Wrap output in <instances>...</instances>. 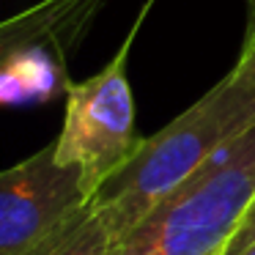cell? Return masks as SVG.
I'll list each match as a JSON object with an SVG mask.
<instances>
[{
  "label": "cell",
  "mask_w": 255,
  "mask_h": 255,
  "mask_svg": "<svg viewBox=\"0 0 255 255\" xmlns=\"http://www.w3.org/2000/svg\"><path fill=\"white\" fill-rule=\"evenodd\" d=\"M255 124V83L233 66L192 107L156 134L140 140L134 156L94 195V206L113 239L137 225L162 198L200 170L211 154Z\"/></svg>",
  "instance_id": "1"
},
{
  "label": "cell",
  "mask_w": 255,
  "mask_h": 255,
  "mask_svg": "<svg viewBox=\"0 0 255 255\" xmlns=\"http://www.w3.org/2000/svg\"><path fill=\"white\" fill-rule=\"evenodd\" d=\"M255 198V124L225 143L107 255H222Z\"/></svg>",
  "instance_id": "2"
},
{
  "label": "cell",
  "mask_w": 255,
  "mask_h": 255,
  "mask_svg": "<svg viewBox=\"0 0 255 255\" xmlns=\"http://www.w3.org/2000/svg\"><path fill=\"white\" fill-rule=\"evenodd\" d=\"M148 8L151 0L116 58L102 72L83 83L66 85V116L61 134L55 137V156L61 165L83 170V184L91 198L132 159L143 140L134 129V99L127 77V61Z\"/></svg>",
  "instance_id": "3"
},
{
  "label": "cell",
  "mask_w": 255,
  "mask_h": 255,
  "mask_svg": "<svg viewBox=\"0 0 255 255\" xmlns=\"http://www.w3.org/2000/svg\"><path fill=\"white\" fill-rule=\"evenodd\" d=\"M91 200L83 170L61 165L55 140L0 170V255H25Z\"/></svg>",
  "instance_id": "4"
},
{
  "label": "cell",
  "mask_w": 255,
  "mask_h": 255,
  "mask_svg": "<svg viewBox=\"0 0 255 255\" xmlns=\"http://www.w3.org/2000/svg\"><path fill=\"white\" fill-rule=\"evenodd\" d=\"M105 0H39L0 19V69L19 50L50 41L77 44Z\"/></svg>",
  "instance_id": "5"
},
{
  "label": "cell",
  "mask_w": 255,
  "mask_h": 255,
  "mask_svg": "<svg viewBox=\"0 0 255 255\" xmlns=\"http://www.w3.org/2000/svg\"><path fill=\"white\" fill-rule=\"evenodd\" d=\"M72 44L50 41L19 50L0 69V105L39 102L52 96L58 88H66L69 80L63 74V58Z\"/></svg>",
  "instance_id": "6"
},
{
  "label": "cell",
  "mask_w": 255,
  "mask_h": 255,
  "mask_svg": "<svg viewBox=\"0 0 255 255\" xmlns=\"http://www.w3.org/2000/svg\"><path fill=\"white\" fill-rule=\"evenodd\" d=\"M110 244V228L99 217L94 200H88L25 255H107Z\"/></svg>",
  "instance_id": "7"
},
{
  "label": "cell",
  "mask_w": 255,
  "mask_h": 255,
  "mask_svg": "<svg viewBox=\"0 0 255 255\" xmlns=\"http://www.w3.org/2000/svg\"><path fill=\"white\" fill-rule=\"evenodd\" d=\"M250 244H255V198H253V203L247 206V211H244V217H242V222H239L236 233H233L231 242L225 244L222 255H242Z\"/></svg>",
  "instance_id": "8"
},
{
  "label": "cell",
  "mask_w": 255,
  "mask_h": 255,
  "mask_svg": "<svg viewBox=\"0 0 255 255\" xmlns=\"http://www.w3.org/2000/svg\"><path fill=\"white\" fill-rule=\"evenodd\" d=\"M236 66L244 69V72L253 77V83H255V41H250V44H242V52H239Z\"/></svg>",
  "instance_id": "9"
},
{
  "label": "cell",
  "mask_w": 255,
  "mask_h": 255,
  "mask_svg": "<svg viewBox=\"0 0 255 255\" xmlns=\"http://www.w3.org/2000/svg\"><path fill=\"white\" fill-rule=\"evenodd\" d=\"M250 41H255V0H247V28H244L242 44H250Z\"/></svg>",
  "instance_id": "10"
},
{
  "label": "cell",
  "mask_w": 255,
  "mask_h": 255,
  "mask_svg": "<svg viewBox=\"0 0 255 255\" xmlns=\"http://www.w3.org/2000/svg\"><path fill=\"white\" fill-rule=\"evenodd\" d=\"M242 255H255V244H250V247L247 250H244V253Z\"/></svg>",
  "instance_id": "11"
}]
</instances>
